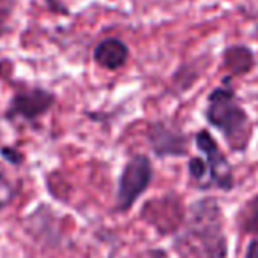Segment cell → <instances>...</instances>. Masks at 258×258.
<instances>
[{
    "instance_id": "6da1fadb",
    "label": "cell",
    "mask_w": 258,
    "mask_h": 258,
    "mask_svg": "<svg viewBox=\"0 0 258 258\" xmlns=\"http://www.w3.org/2000/svg\"><path fill=\"white\" fill-rule=\"evenodd\" d=\"M205 118L209 125L218 129L223 135L230 151L237 154L247 151L253 137V122L232 87H218L209 94Z\"/></svg>"
},
{
    "instance_id": "7a4b0ae2",
    "label": "cell",
    "mask_w": 258,
    "mask_h": 258,
    "mask_svg": "<svg viewBox=\"0 0 258 258\" xmlns=\"http://www.w3.org/2000/svg\"><path fill=\"white\" fill-rule=\"evenodd\" d=\"M184 239L198 256L226 258L228 246L223 228V212L214 198H204L191 205Z\"/></svg>"
},
{
    "instance_id": "3957f363",
    "label": "cell",
    "mask_w": 258,
    "mask_h": 258,
    "mask_svg": "<svg viewBox=\"0 0 258 258\" xmlns=\"http://www.w3.org/2000/svg\"><path fill=\"white\" fill-rule=\"evenodd\" d=\"M195 144L198 151L205 156V163H207V180H205L204 189H211V187H218L221 191L232 189L235 186L232 165L223 154L219 145L216 144L214 137L207 129H200L195 135Z\"/></svg>"
},
{
    "instance_id": "277c9868",
    "label": "cell",
    "mask_w": 258,
    "mask_h": 258,
    "mask_svg": "<svg viewBox=\"0 0 258 258\" xmlns=\"http://www.w3.org/2000/svg\"><path fill=\"white\" fill-rule=\"evenodd\" d=\"M152 180V163L147 156L137 154L125 163L118 180V209L127 211L149 187Z\"/></svg>"
},
{
    "instance_id": "5b68a950",
    "label": "cell",
    "mask_w": 258,
    "mask_h": 258,
    "mask_svg": "<svg viewBox=\"0 0 258 258\" xmlns=\"http://www.w3.org/2000/svg\"><path fill=\"white\" fill-rule=\"evenodd\" d=\"M55 103V96L44 89H25L18 92L11 101V106L8 110L9 117H22L27 120L44 115Z\"/></svg>"
},
{
    "instance_id": "8992f818",
    "label": "cell",
    "mask_w": 258,
    "mask_h": 258,
    "mask_svg": "<svg viewBox=\"0 0 258 258\" xmlns=\"http://www.w3.org/2000/svg\"><path fill=\"white\" fill-rule=\"evenodd\" d=\"M149 144L159 156H184L187 152V140L182 133L175 131L163 122H156L149 129Z\"/></svg>"
},
{
    "instance_id": "52a82bcc",
    "label": "cell",
    "mask_w": 258,
    "mask_h": 258,
    "mask_svg": "<svg viewBox=\"0 0 258 258\" xmlns=\"http://www.w3.org/2000/svg\"><path fill=\"white\" fill-rule=\"evenodd\" d=\"M127 46L122 43L117 37H108V39L101 41L94 50V58L99 66H103L104 69H115L122 68L127 60Z\"/></svg>"
},
{
    "instance_id": "ba28073f",
    "label": "cell",
    "mask_w": 258,
    "mask_h": 258,
    "mask_svg": "<svg viewBox=\"0 0 258 258\" xmlns=\"http://www.w3.org/2000/svg\"><path fill=\"white\" fill-rule=\"evenodd\" d=\"M223 66L230 76H240L254 68V53L246 44H232L223 51Z\"/></svg>"
},
{
    "instance_id": "9c48e42d",
    "label": "cell",
    "mask_w": 258,
    "mask_h": 258,
    "mask_svg": "<svg viewBox=\"0 0 258 258\" xmlns=\"http://www.w3.org/2000/svg\"><path fill=\"white\" fill-rule=\"evenodd\" d=\"M237 226L242 233L258 235V193L240 207L237 214Z\"/></svg>"
},
{
    "instance_id": "30bf717a",
    "label": "cell",
    "mask_w": 258,
    "mask_h": 258,
    "mask_svg": "<svg viewBox=\"0 0 258 258\" xmlns=\"http://www.w3.org/2000/svg\"><path fill=\"white\" fill-rule=\"evenodd\" d=\"M187 170H189V175H191V179L195 180V184H197L200 189H204L205 180H207V163H205V159L191 158L189 165H187Z\"/></svg>"
},
{
    "instance_id": "8fae6325",
    "label": "cell",
    "mask_w": 258,
    "mask_h": 258,
    "mask_svg": "<svg viewBox=\"0 0 258 258\" xmlns=\"http://www.w3.org/2000/svg\"><path fill=\"white\" fill-rule=\"evenodd\" d=\"M11 198H13L11 186H9V182L4 179V177L0 175V207H4V205H8Z\"/></svg>"
},
{
    "instance_id": "7c38bea8",
    "label": "cell",
    "mask_w": 258,
    "mask_h": 258,
    "mask_svg": "<svg viewBox=\"0 0 258 258\" xmlns=\"http://www.w3.org/2000/svg\"><path fill=\"white\" fill-rule=\"evenodd\" d=\"M2 156H4V158L8 159L9 163H15V165H20V163L23 161V158L18 154V152L13 151V149H8V147L2 149Z\"/></svg>"
},
{
    "instance_id": "4fadbf2b",
    "label": "cell",
    "mask_w": 258,
    "mask_h": 258,
    "mask_svg": "<svg viewBox=\"0 0 258 258\" xmlns=\"http://www.w3.org/2000/svg\"><path fill=\"white\" fill-rule=\"evenodd\" d=\"M244 258H258V239H253L249 244H247L246 256Z\"/></svg>"
}]
</instances>
